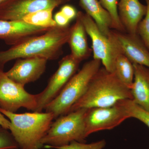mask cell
I'll use <instances>...</instances> for the list:
<instances>
[{"mask_svg":"<svg viewBox=\"0 0 149 149\" xmlns=\"http://www.w3.org/2000/svg\"><path fill=\"white\" fill-rule=\"evenodd\" d=\"M88 109H80L57 118L41 141L46 148L63 146L73 141L85 143V118Z\"/></svg>","mask_w":149,"mask_h":149,"instance_id":"5b68a950","label":"cell"},{"mask_svg":"<svg viewBox=\"0 0 149 149\" xmlns=\"http://www.w3.org/2000/svg\"><path fill=\"white\" fill-rule=\"evenodd\" d=\"M70 0H6L0 5V19L22 20L37 11L54 9Z\"/></svg>","mask_w":149,"mask_h":149,"instance_id":"8fae6325","label":"cell"},{"mask_svg":"<svg viewBox=\"0 0 149 149\" xmlns=\"http://www.w3.org/2000/svg\"><path fill=\"white\" fill-rule=\"evenodd\" d=\"M128 118L127 114L116 104L88 109L85 118V136L87 138L95 132L111 130Z\"/></svg>","mask_w":149,"mask_h":149,"instance_id":"9c48e42d","label":"cell"},{"mask_svg":"<svg viewBox=\"0 0 149 149\" xmlns=\"http://www.w3.org/2000/svg\"><path fill=\"white\" fill-rule=\"evenodd\" d=\"M116 104L124 111L129 118H133L138 119L149 128V112L139 106L133 100H121Z\"/></svg>","mask_w":149,"mask_h":149,"instance_id":"ffe728a7","label":"cell"},{"mask_svg":"<svg viewBox=\"0 0 149 149\" xmlns=\"http://www.w3.org/2000/svg\"><path fill=\"white\" fill-rule=\"evenodd\" d=\"M60 11L70 21L76 18L78 13L75 8L70 5L63 6Z\"/></svg>","mask_w":149,"mask_h":149,"instance_id":"d4e9b609","label":"cell"},{"mask_svg":"<svg viewBox=\"0 0 149 149\" xmlns=\"http://www.w3.org/2000/svg\"><path fill=\"white\" fill-rule=\"evenodd\" d=\"M80 63L70 54L59 62L58 68L51 77L46 88L42 92L36 95L37 107L34 112H41L58 95L67 83L76 73Z\"/></svg>","mask_w":149,"mask_h":149,"instance_id":"52a82bcc","label":"cell"},{"mask_svg":"<svg viewBox=\"0 0 149 149\" xmlns=\"http://www.w3.org/2000/svg\"><path fill=\"white\" fill-rule=\"evenodd\" d=\"M106 142L104 140L90 144L73 141L70 143L63 146L55 147L56 149H103L105 147Z\"/></svg>","mask_w":149,"mask_h":149,"instance_id":"603a6c76","label":"cell"},{"mask_svg":"<svg viewBox=\"0 0 149 149\" xmlns=\"http://www.w3.org/2000/svg\"><path fill=\"white\" fill-rule=\"evenodd\" d=\"M77 17L82 22L87 34L91 38L93 59L100 61L103 67L109 72H114L116 57L120 53L109 37L99 29L91 16L85 13L78 11Z\"/></svg>","mask_w":149,"mask_h":149,"instance_id":"8992f818","label":"cell"},{"mask_svg":"<svg viewBox=\"0 0 149 149\" xmlns=\"http://www.w3.org/2000/svg\"><path fill=\"white\" fill-rule=\"evenodd\" d=\"M101 64L100 61L95 59L85 63L67 83L58 95L47 106L45 112L52 113L54 119L69 113L72 106L84 95Z\"/></svg>","mask_w":149,"mask_h":149,"instance_id":"277c9868","label":"cell"},{"mask_svg":"<svg viewBox=\"0 0 149 149\" xmlns=\"http://www.w3.org/2000/svg\"><path fill=\"white\" fill-rule=\"evenodd\" d=\"M53 9L42 10L29 14L22 18V20L31 25L37 27L51 28L57 25L53 18Z\"/></svg>","mask_w":149,"mask_h":149,"instance_id":"d6986e66","label":"cell"},{"mask_svg":"<svg viewBox=\"0 0 149 149\" xmlns=\"http://www.w3.org/2000/svg\"><path fill=\"white\" fill-rule=\"evenodd\" d=\"M54 19L56 22L57 25L60 27H67L69 26V24L70 21L61 11L58 12L55 14Z\"/></svg>","mask_w":149,"mask_h":149,"instance_id":"484cf974","label":"cell"},{"mask_svg":"<svg viewBox=\"0 0 149 149\" xmlns=\"http://www.w3.org/2000/svg\"><path fill=\"white\" fill-rule=\"evenodd\" d=\"M47 60L42 58L17 59L6 74L12 80L22 86L38 80L45 71Z\"/></svg>","mask_w":149,"mask_h":149,"instance_id":"7c38bea8","label":"cell"},{"mask_svg":"<svg viewBox=\"0 0 149 149\" xmlns=\"http://www.w3.org/2000/svg\"><path fill=\"white\" fill-rule=\"evenodd\" d=\"M145 1L147 12L138 25L137 33L149 50V0Z\"/></svg>","mask_w":149,"mask_h":149,"instance_id":"7402d4cb","label":"cell"},{"mask_svg":"<svg viewBox=\"0 0 149 149\" xmlns=\"http://www.w3.org/2000/svg\"><path fill=\"white\" fill-rule=\"evenodd\" d=\"M10 122L9 129L20 149H40L41 141L54 119L51 113H16L0 109Z\"/></svg>","mask_w":149,"mask_h":149,"instance_id":"3957f363","label":"cell"},{"mask_svg":"<svg viewBox=\"0 0 149 149\" xmlns=\"http://www.w3.org/2000/svg\"><path fill=\"white\" fill-rule=\"evenodd\" d=\"M126 99L133 100L130 89L114 72L100 68L92 78L84 95L72 106L69 112L80 109L111 107Z\"/></svg>","mask_w":149,"mask_h":149,"instance_id":"7a4b0ae2","label":"cell"},{"mask_svg":"<svg viewBox=\"0 0 149 149\" xmlns=\"http://www.w3.org/2000/svg\"><path fill=\"white\" fill-rule=\"evenodd\" d=\"M18 144L10 132L0 125V149H18Z\"/></svg>","mask_w":149,"mask_h":149,"instance_id":"cb8c5ba5","label":"cell"},{"mask_svg":"<svg viewBox=\"0 0 149 149\" xmlns=\"http://www.w3.org/2000/svg\"><path fill=\"white\" fill-rule=\"evenodd\" d=\"M87 34L83 23L77 17L75 23L70 27L67 43L71 50L70 54L81 62L89 58L93 52L88 46Z\"/></svg>","mask_w":149,"mask_h":149,"instance_id":"2e32d148","label":"cell"},{"mask_svg":"<svg viewBox=\"0 0 149 149\" xmlns=\"http://www.w3.org/2000/svg\"><path fill=\"white\" fill-rule=\"evenodd\" d=\"M6 0H0V5L3 2H4Z\"/></svg>","mask_w":149,"mask_h":149,"instance_id":"83f0119b","label":"cell"},{"mask_svg":"<svg viewBox=\"0 0 149 149\" xmlns=\"http://www.w3.org/2000/svg\"><path fill=\"white\" fill-rule=\"evenodd\" d=\"M0 125L9 130L10 126V122L5 117V116L0 111Z\"/></svg>","mask_w":149,"mask_h":149,"instance_id":"4316f807","label":"cell"},{"mask_svg":"<svg viewBox=\"0 0 149 149\" xmlns=\"http://www.w3.org/2000/svg\"><path fill=\"white\" fill-rule=\"evenodd\" d=\"M147 6L139 0H119L118 4V16L125 32L137 34L140 22L147 12Z\"/></svg>","mask_w":149,"mask_h":149,"instance_id":"5bb4252c","label":"cell"},{"mask_svg":"<svg viewBox=\"0 0 149 149\" xmlns=\"http://www.w3.org/2000/svg\"><path fill=\"white\" fill-rule=\"evenodd\" d=\"M100 3L107 11L111 17L112 29L121 32H125L118 16V0H100Z\"/></svg>","mask_w":149,"mask_h":149,"instance_id":"44dd1931","label":"cell"},{"mask_svg":"<svg viewBox=\"0 0 149 149\" xmlns=\"http://www.w3.org/2000/svg\"><path fill=\"white\" fill-rule=\"evenodd\" d=\"M114 72L121 82L130 90L134 80V66L128 58L122 54H118L116 57Z\"/></svg>","mask_w":149,"mask_h":149,"instance_id":"ac0fdd59","label":"cell"},{"mask_svg":"<svg viewBox=\"0 0 149 149\" xmlns=\"http://www.w3.org/2000/svg\"><path fill=\"white\" fill-rule=\"evenodd\" d=\"M109 38L119 53L133 63L149 68V50L137 34L132 35L111 29Z\"/></svg>","mask_w":149,"mask_h":149,"instance_id":"30bf717a","label":"cell"},{"mask_svg":"<svg viewBox=\"0 0 149 149\" xmlns=\"http://www.w3.org/2000/svg\"><path fill=\"white\" fill-rule=\"evenodd\" d=\"M70 27H55L41 35L27 37L5 51H0V69L9 61L27 58H42L47 60L57 59L63 53L67 43Z\"/></svg>","mask_w":149,"mask_h":149,"instance_id":"6da1fadb","label":"cell"},{"mask_svg":"<svg viewBox=\"0 0 149 149\" xmlns=\"http://www.w3.org/2000/svg\"><path fill=\"white\" fill-rule=\"evenodd\" d=\"M134 77L130 89L133 100L149 112V68L133 63Z\"/></svg>","mask_w":149,"mask_h":149,"instance_id":"9a60e30c","label":"cell"},{"mask_svg":"<svg viewBox=\"0 0 149 149\" xmlns=\"http://www.w3.org/2000/svg\"><path fill=\"white\" fill-rule=\"evenodd\" d=\"M49 29L27 24L23 20L0 19V40L13 46L27 37L42 34Z\"/></svg>","mask_w":149,"mask_h":149,"instance_id":"4fadbf2b","label":"cell"},{"mask_svg":"<svg viewBox=\"0 0 149 149\" xmlns=\"http://www.w3.org/2000/svg\"><path fill=\"white\" fill-rule=\"evenodd\" d=\"M37 104L36 95L28 93L24 86L12 80L0 69V109L15 113L23 107L35 111Z\"/></svg>","mask_w":149,"mask_h":149,"instance_id":"ba28073f","label":"cell"},{"mask_svg":"<svg viewBox=\"0 0 149 149\" xmlns=\"http://www.w3.org/2000/svg\"><path fill=\"white\" fill-rule=\"evenodd\" d=\"M80 6L91 16L102 32L108 37L112 29L111 17L98 0H79Z\"/></svg>","mask_w":149,"mask_h":149,"instance_id":"e0dca14e","label":"cell"}]
</instances>
